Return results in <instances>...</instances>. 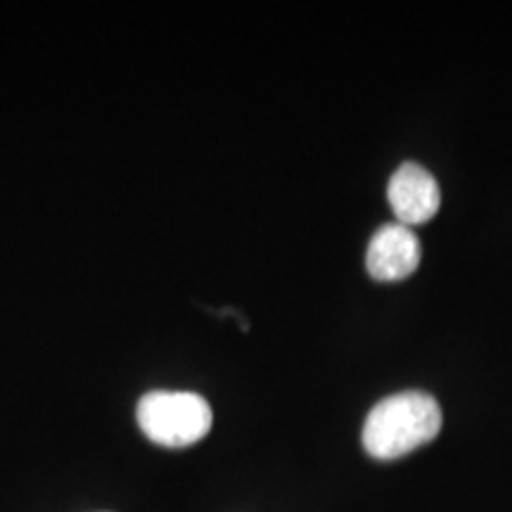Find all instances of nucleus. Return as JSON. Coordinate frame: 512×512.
Wrapping results in <instances>:
<instances>
[{"mask_svg": "<svg viewBox=\"0 0 512 512\" xmlns=\"http://www.w3.org/2000/svg\"><path fill=\"white\" fill-rule=\"evenodd\" d=\"M420 240L408 226L389 223L373 235L366 254V268L370 278L380 283L406 280L420 266Z\"/></svg>", "mask_w": 512, "mask_h": 512, "instance_id": "4", "label": "nucleus"}, {"mask_svg": "<svg viewBox=\"0 0 512 512\" xmlns=\"http://www.w3.org/2000/svg\"><path fill=\"white\" fill-rule=\"evenodd\" d=\"M441 408L425 392H401L377 403L363 425V446L377 460H396L441 432Z\"/></svg>", "mask_w": 512, "mask_h": 512, "instance_id": "1", "label": "nucleus"}, {"mask_svg": "<svg viewBox=\"0 0 512 512\" xmlns=\"http://www.w3.org/2000/svg\"><path fill=\"white\" fill-rule=\"evenodd\" d=\"M389 204L401 226H420L437 216L441 207L439 183L420 164L406 162L394 171L387 188Z\"/></svg>", "mask_w": 512, "mask_h": 512, "instance_id": "3", "label": "nucleus"}, {"mask_svg": "<svg viewBox=\"0 0 512 512\" xmlns=\"http://www.w3.org/2000/svg\"><path fill=\"white\" fill-rule=\"evenodd\" d=\"M136 418L150 441L166 448H183L207 437L214 413L200 394L150 392L138 401Z\"/></svg>", "mask_w": 512, "mask_h": 512, "instance_id": "2", "label": "nucleus"}]
</instances>
